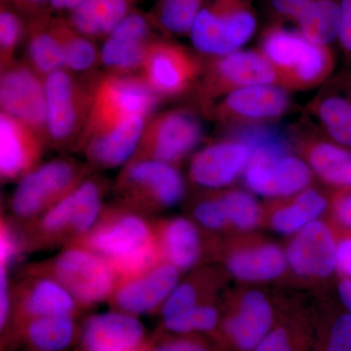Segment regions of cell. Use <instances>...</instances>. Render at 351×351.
<instances>
[{
  "label": "cell",
  "instance_id": "6da1fadb",
  "mask_svg": "<svg viewBox=\"0 0 351 351\" xmlns=\"http://www.w3.org/2000/svg\"><path fill=\"white\" fill-rule=\"evenodd\" d=\"M71 245L105 258L119 280L141 276L162 263L152 221L122 204L104 207L94 228Z\"/></svg>",
  "mask_w": 351,
  "mask_h": 351
},
{
  "label": "cell",
  "instance_id": "ffe728a7",
  "mask_svg": "<svg viewBox=\"0 0 351 351\" xmlns=\"http://www.w3.org/2000/svg\"><path fill=\"white\" fill-rule=\"evenodd\" d=\"M251 154L250 145L243 141L215 143L193 156L189 166V177L202 188H225L244 173Z\"/></svg>",
  "mask_w": 351,
  "mask_h": 351
},
{
  "label": "cell",
  "instance_id": "ac0fdd59",
  "mask_svg": "<svg viewBox=\"0 0 351 351\" xmlns=\"http://www.w3.org/2000/svg\"><path fill=\"white\" fill-rule=\"evenodd\" d=\"M152 38V21L137 10L119 23L106 38L100 61L108 71L134 73L138 71Z\"/></svg>",
  "mask_w": 351,
  "mask_h": 351
},
{
  "label": "cell",
  "instance_id": "60d3db41",
  "mask_svg": "<svg viewBox=\"0 0 351 351\" xmlns=\"http://www.w3.org/2000/svg\"><path fill=\"white\" fill-rule=\"evenodd\" d=\"M193 215L198 223L208 230H221L228 223L219 196L201 200L193 210Z\"/></svg>",
  "mask_w": 351,
  "mask_h": 351
},
{
  "label": "cell",
  "instance_id": "816d5d0a",
  "mask_svg": "<svg viewBox=\"0 0 351 351\" xmlns=\"http://www.w3.org/2000/svg\"><path fill=\"white\" fill-rule=\"evenodd\" d=\"M32 351H43V350H32Z\"/></svg>",
  "mask_w": 351,
  "mask_h": 351
},
{
  "label": "cell",
  "instance_id": "277c9868",
  "mask_svg": "<svg viewBox=\"0 0 351 351\" xmlns=\"http://www.w3.org/2000/svg\"><path fill=\"white\" fill-rule=\"evenodd\" d=\"M257 27L253 0H204L189 36L201 56L216 57L241 50Z\"/></svg>",
  "mask_w": 351,
  "mask_h": 351
},
{
  "label": "cell",
  "instance_id": "9c48e42d",
  "mask_svg": "<svg viewBox=\"0 0 351 351\" xmlns=\"http://www.w3.org/2000/svg\"><path fill=\"white\" fill-rule=\"evenodd\" d=\"M278 138L252 149L245 168L244 182L249 189L267 197H288L307 189L313 171L304 159L287 154Z\"/></svg>",
  "mask_w": 351,
  "mask_h": 351
},
{
  "label": "cell",
  "instance_id": "4fadbf2b",
  "mask_svg": "<svg viewBox=\"0 0 351 351\" xmlns=\"http://www.w3.org/2000/svg\"><path fill=\"white\" fill-rule=\"evenodd\" d=\"M290 93L276 84L242 88L219 99L206 115L228 127L267 123L290 110Z\"/></svg>",
  "mask_w": 351,
  "mask_h": 351
},
{
  "label": "cell",
  "instance_id": "2e32d148",
  "mask_svg": "<svg viewBox=\"0 0 351 351\" xmlns=\"http://www.w3.org/2000/svg\"><path fill=\"white\" fill-rule=\"evenodd\" d=\"M311 119H302L291 127V140L306 157V162L323 182L351 188V149L321 135Z\"/></svg>",
  "mask_w": 351,
  "mask_h": 351
},
{
  "label": "cell",
  "instance_id": "836d02e7",
  "mask_svg": "<svg viewBox=\"0 0 351 351\" xmlns=\"http://www.w3.org/2000/svg\"><path fill=\"white\" fill-rule=\"evenodd\" d=\"M204 0H158L156 22L170 34H189Z\"/></svg>",
  "mask_w": 351,
  "mask_h": 351
},
{
  "label": "cell",
  "instance_id": "52a82bcc",
  "mask_svg": "<svg viewBox=\"0 0 351 351\" xmlns=\"http://www.w3.org/2000/svg\"><path fill=\"white\" fill-rule=\"evenodd\" d=\"M86 170L66 158L39 165L20 180L11 196L14 219L31 223L68 196L85 180Z\"/></svg>",
  "mask_w": 351,
  "mask_h": 351
},
{
  "label": "cell",
  "instance_id": "5bb4252c",
  "mask_svg": "<svg viewBox=\"0 0 351 351\" xmlns=\"http://www.w3.org/2000/svg\"><path fill=\"white\" fill-rule=\"evenodd\" d=\"M0 107L2 112L34 129L47 144L45 83L27 63L15 61L1 69Z\"/></svg>",
  "mask_w": 351,
  "mask_h": 351
},
{
  "label": "cell",
  "instance_id": "ab89813d",
  "mask_svg": "<svg viewBox=\"0 0 351 351\" xmlns=\"http://www.w3.org/2000/svg\"><path fill=\"white\" fill-rule=\"evenodd\" d=\"M171 334V332H170ZM157 337L149 343V351H212L203 339L193 334Z\"/></svg>",
  "mask_w": 351,
  "mask_h": 351
},
{
  "label": "cell",
  "instance_id": "4dcf8cb0",
  "mask_svg": "<svg viewBox=\"0 0 351 351\" xmlns=\"http://www.w3.org/2000/svg\"><path fill=\"white\" fill-rule=\"evenodd\" d=\"M343 0H307L298 19V32L321 45L331 46L338 41L341 29Z\"/></svg>",
  "mask_w": 351,
  "mask_h": 351
},
{
  "label": "cell",
  "instance_id": "4316f807",
  "mask_svg": "<svg viewBox=\"0 0 351 351\" xmlns=\"http://www.w3.org/2000/svg\"><path fill=\"white\" fill-rule=\"evenodd\" d=\"M138 0H85L69 12V22L90 38H107L114 27L135 10Z\"/></svg>",
  "mask_w": 351,
  "mask_h": 351
},
{
  "label": "cell",
  "instance_id": "bcb514c9",
  "mask_svg": "<svg viewBox=\"0 0 351 351\" xmlns=\"http://www.w3.org/2000/svg\"><path fill=\"white\" fill-rule=\"evenodd\" d=\"M338 43L346 61L351 64V0H343Z\"/></svg>",
  "mask_w": 351,
  "mask_h": 351
},
{
  "label": "cell",
  "instance_id": "f6af8a7d",
  "mask_svg": "<svg viewBox=\"0 0 351 351\" xmlns=\"http://www.w3.org/2000/svg\"><path fill=\"white\" fill-rule=\"evenodd\" d=\"M2 2L31 21L48 17L51 10L50 0H2Z\"/></svg>",
  "mask_w": 351,
  "mask_h": 351
},
{
  "label": "cell",
  "instance_id": "e0dca14e",
  "mask_svg": "<svg viewBox=\"0 0 351 351\" xmlns=\"http://www.w3.org/2000/svg\"><path fill=\"white\" fill-rule=\"evenodd\" d=\"M179 271L170 263H158L141 276L117 281L108 302L113 311L134 316L156 313L179 284Z\"/></svg>",
  "mask_w": 351,
  "mask_h": 351
},
{
  "label": "cell",
  "instance_id": "d6a6232c",
  "mask_svg": "<svg viewBox=\"0 0 351 351\" xmlns=\"http://www.w3.org/2000/svg\"><path fill=\"white\" fill-rule=\"evenodd\" d=\"M326 207L327 200L322 193L316 189H306L295 195L292 202L277 210L272 216V226L284 234L298 232L315 221Z\"/></svg>",
  "mask_w": 351,
  "mask_h": 351
},
{
  "label": "cell",
  "instance_id": "3957f363",
  "mask_svg": "<svg viewBox=\"0 0 351 351\" xmlns=\"http://www.w3.org/2000/svg\"><path fill=\"white\" fill-rule=\"evenodd\" d=\"M89 110L76 147L137 115L151 117L161 99L137 73L108 71L89 82Z\"/></svg>",
  "mask_w": 351,
  "mask_h": 351
},
{
  "label": "cell",
  "instance_id": "8fae6325",
  "mask_svg": "<svg viewBox=\"0 0 351 351\" xmlns=\"http://www.w3.org/2000/svg\"><path fill=\"white\" fill-rule=\"evenodd\" d=\"M202 136L199 119L191 110H165L147 119L130 161L154 160L176 166L197 147Z\"/></svg>",
  "mask_w": 351,
  "mask_h": 351
},
{
  "label": "cell",
  "instance_id": "ee69618b",
  "mask_svg": "<svg viewBox=\"0 0 351 351\" xmlns=\"http://www.w3.org/2000/svg\"><path fill=\"white\" fill-rule=\"evenodd\" d=\"M306 3L307 0H269L274 24L282 25L285 22L295 24Z\"/></svg>",
  "mask_w": 351,
  "mask_h": 351
},
{
  "label": "cell",
  "instance_id": "ba28073f",
  "mask_svg": "<svg viewBox=\"0 0 351 351\" xmlns=\"http://www.w3.org/2000/svg\"><path fill=\"white\" fill-rule=\"evenodd\" d=\"M117 189L122 205L145 215L175 206L184 197L186 184L172 164L135 160L125 164Z\"/></svg>",
  "mask_w": 351,
  "mask_h": 351
},
{
  "label": "cell",
  "instance_id": "5b68a950",
  "mask_svg": "<svg viewBox=\"0 0 351 351\" xmlns=\"http://www.w3.org/2000/svg\"><path fill=\"white\" fill-rule=\"evenodd\" d=\"M29 269L61 283L82 308L110 300L119 281L105 258L77 245H68L51 260Z\"/></svg>",
  "mask_w": 351,
  "mask_h": 351
},
{
  "label": "cell",
  "instance_id": "681fc988",
  "mask_svg": "<svg viewBox=\"0 0 351 351\" xmlns=\"http://www.w3.org/2000/svg\"><path fill=\"white\" fill-rule=\"evenodd\" d=\"M339 292L341 301L351 314V279H345L339 283Z\"/></svg>",
  "mask_w": 351,
  "mask_h": 351
},
{
  "label": "cell",
  "instance_id": "cb8c5ba5",
  "mask_svg": "<svg viewBox=\"0 0 351 351\" xmlns=\"http://www.w3.org/2000/svg\"><path fill=\"white\" fill-rule=\"evenodd\" d=\"M147 119L137 115L90 138L82 149L88 163L100 169H112L128 163L137 151Z\"/></svg>",
  "mask_w": 351,
  "mask_h": 351
},
{
  "label": "cell",
  "instance_id": "e575fe53",
  "mask_svg": "<svg viewBox=\"0 0 351 351\" xmlns=\"http://www.w3.org/2000/svg\"><path fill=\"white\" fill-rule=\"evenodd\" d=\"M163 329L171 334H196L213 332L218 327V311L209 304H200L186 313L162 320Z\"/></svg>",
  "mask_w": 351,
  "mask_h": 351
},
{
  "label": "cell",
  "instance_id": "b9f144b4",
  "mask_svg": "<svg viewBox=\"0 0 351 351\" xmlns=\"http://www.w3.org/2000/svg\"><path fill=\"white\" fill-rule=\"evenodd\" d=\"M322 351H351V314L339 316L334 321Z\"/></svg>",
  "mask_w": 351,
  "mask_h": 351
},
{
  "label": "cell",
  "instance_id": "7bdbcfd3",
  "mask_svg": "<svg viewBox=\"0 0 351 351\" xmlns=\"http://www.w3.org/2000/svg\"><path fill=\"white\" fill-rule=\"evenodd\" d=\"M251 351H299L297 343L286 327L272 328Z\"/></svg>",
  "mask_w": 351,
  "mask_h": 351
},
{
  "label": "cell",
  "instance_id": "d4e9b609",
  "mask_svg": "<svg viewBox=\"0 0 351 351\" xmlns=\"http://www.w3.org/2000/svg\"><path fill=\"white\" fill-rule=\"evenodd\" d=\"M274 328V313L265 295L247 293L223 323L228 343L239 351H251Z\"/></svg>",
  "mask_w": 351,
  "mask_h": 351
},
{
  "label": "cell",
  "instance_id": "f907efd6",
  "mask_svg": "<svg viewBox=\"0 0 351 351\" xmlns=\"http://www.w3.org/2000/svg\"><path fill=\"white\" fill-rule=\"evenodd\" d=\"M147 341H145L143 345L136 346V348H131V350H126V351H149V343Z\"/></svg>",
  "mask_w": 351,
  "mask_h": 351
},
{
  "label": "cell",
  "instance_id": "44dd1931",
  "mask_svg": "<svg viewBox=\"0 0 351 351\" xmlns=\"http://www.w3.org/2000/svg\"><path fill=\"white\" fill-rule=\"evenodd\" d=\"M306 112L328 137L351 149V71L332 75L309 101Z\"/></svg>",
  "mask_w": 351,
  "mask_h": 351
},
{
  "label": "cell",
  "instance_id": "83f0119b",
  "mask_svg": "<svg viewBox=\"0 0 351 351\" xmlns=\"http://www.w3.org/2000/svg\"><path fill=\"white\" fill-rule=\"evenodd\" d=\"M24 341L34 350L62 351L80 337L75 316L49 315L34 318L12 332L10 339Z\"/></svg>",
  "mask_w": 351,
  "mask_h": 351
},
{
  "label": "cell",
  "instance_id": "d590c367",
  "mask_svg": "<svg viewBox=\"0 0 351 351\" xmlns=\"http://www.w3.org/2000/svg\"><path fill=\"white\" fill-rule=\"evenodd\" d=\"M228 221L240 230L255 228L260 221L261 209L250 193L243 191H230L219 195Z\"/></svg>",
  "mask_w": 351,
  "mask_h": 351
},
{
  "label": "cell",
  "instance_id": "74e56055",
  "mask_svg": "<svg viewBox=\"0 0 351 351\" xmlns=\"http://www.w3.org/2000/svg\"><path fill=\"white\" fill-rule=\"evenodd\" d=\"M27 250L24 234L8 219H1L0 228V267H9Z\"/></svg>",
  "mask_w": 351,
  "mask_h": 351
},
{
  "label": "cell",
  "instance_id": "f35d334b",
  "mask_svg": "<svg viewBox=\"0 0 351 351\" xmlns=\"http://www.w3.org/2000/svg\"><path fill=\"white\" fill-rule=\"evenodd\" d=\"M198 304H200L199 294L195 286L191 282L178 284L161 306L162 320L180 315Z\"/></svg>",
  "mask_w": 351,
  "mask_h": 351
},
{
  "label": "cell",
  "instance_id": "d6986e66",
  "mask_svg": "<svg viewBox=\"0 0 351 351\" xmlns=\"http://www.w3.org/2000/svg\"><path fill=\"white\" fill-rule=\"evenodd\" d=\"M43 138L21 120L0 113V175L2 182L20 181L38 167Z\"/></svg>",
  "mask_w": 351,
  "mask_h": 351
},
{
  "label": "cell",
  "instance_id": "f1b7e54d",
  "mask_svg": "<svg viewBox=\"0 0 351 351\" xmlns=\"http://www.w3.org/2000/svg\"><path fill=\"white\" fill-rule=\"evenodd\" d=\"M287 265V258L274 245H263L237 252L228 261L230 274L245 281H265L280 276Z\"/></svg>",
  "mask_w": 351,
  "mask_h": 351
},
{
  "label": "cell",
  "instance_id": "7402d4cb",
  "mask_svg": "<svg viewBox=\"0 0 351 351\" xmlns=\"http://www.w3.org/2000/svg\"><path fill=\"white\" fill-rule=\"evenodd\" d=\"M78 338L82 351H126L147 341L137 316L117 311L88 317Z\"/></svg>",
  "mask_w": 351,
  "mask_h": 351
},
{
  "label": "cell",
  "instance_id": "7a4b0ae2",
  "mask_svg": "<svg viewBox=\"0 0 351 351\" xmlns=\"http://www.w3.org/2000/svg\"><path fill=\"white\" fill-rule=\"evenodd\" d=\"M258 49L276 71L279 86L288 91L322 87L334 75L336 60L331 46L314 43L283 25L265 29Z\"/></svg>",
  "mask_w": 351,
  "mask_h": 351
},
{
  "label": "cell",
  "instance_id": "8992f818",
  "mask_svg": "<svg viewBox=\"0 0 351 351\" xmlns=\"http://www.w3.org/2000/svg\"><path fill=\"white\" fill-rule=\"evenodd\" d=\"M262 84L278 85L276 71L260 50L241 49L221 56L204 57L195 90L201 112L207 114L226 95Z\"/></svg>",
  "mask_w": 351,
  "mask_h": 351
},
{
  "label": "cell",
  "instance_id": "8d00e7d4",
  "mask_svg": "<svg viewBox=\"0 0 351 351\" xmlns=\"http://www.w3.org/2000/svg\"><path fill=\"white\" fill-rule=\"evenodd\" d=\"M27 31L21 15L2 4L0 11V64L1 69L15 62V54Z\"/></svg>",
  "mask_w": 351,
  "mask_h": 351
},
{
  "label": "cell",
  "instance_id": "7c38bea8",
  "mask_svg": "<svg viewBox=\"0 0 351 351\" xmlns=\"http://www.w3.org/2000/svg\"><path fill=\"white\" fill-rule=\"evenodd\" d=\"M47 101L48 143L57 147H76L89 110V83L76 80L73 73L58 69L44 80Z\"/></svg>",
  "mask_w": 351,
  "mask_h": 351
},
{
  "label": "cell",
  "instance_id": "7dc6e473",
  "mask_svg": "<svg viewBox=\"0 0 351 351\" xmlns=\"http://www.w3.org/2000/svg\"><path fill=\"white\" fill-rule=\"evenodd\" d=\"M335 213L343 226L351 228V188L343 189L336 198Z\"/></svg>",
  "mask_w": 351,
  "mask_h": 351
},
{
  "label": "cell",
  "instance_id": "1f68e13d",
  "mask_svg": "<svg viewBox=\"0 0 351 351\" xmlns=\"http://www.w3.org/2000/svg\"><path fill=\"white\" fill-rule=\"evenodd\" d=\"M53 31L59 43L64 69L71 73H84L94 69L100 54L92 38L76 31L68 20L52 19Z\"/></svg>",
  "mask_w": 351,
  "mask_h": 351
},
{
  "label": "cell",
  "instance_id": "9a60e30c",
  "mask_svg": "<svg viewBox=\"0 0 351 351\" xmlns=\"http://www.w3.org/2000/svg\"><path fill=\"white\" fill-rule=\"evenodd\" d=\"M12 316L10 326L4 335L12 332L27 321L49 315H71L82 306L71 293L52 277L27 269L25 276L15 287L11 285ZM2 337V338H3Z\"/></svg>",
  "mask_w": 351,
  "mask_h": 351
},
{
  "label": "cell",
  "instance_id": "30bf717a",
  "mask_svg": "<svg viewBox=\"0 0 351 351\" xmlns=\"http://www.w3.org/2000/svg\"><path fill=\"white\" fill-rule=\"evenodd\" d=\"M204 57L169 39H154L138 69V75L161 99L178 98L195 89Z\"/></svg>",
  "mask_w": 351,
  "mask_h": 351
},
{
  "label": "cell",
  "instance_id": "603a6c76",
  "mask_svg": "<svg viewBox=\"0 0 351 351\" xmlns=\"http://www.w3.org/2000/svg\"><path fill=\"white\" fill-rule=\"evenodd\" d=\"M337 249L330 228L315 219L298 232L286 258L300 276L326 277L337 267Z\"/></svg>",
  "mask_w": 351,
  "mask_h": 351
},
{
  "label": "cell",
  "instance_id": "c3c4849f",
  "mask_svg": "<svg viewBox=\"0 0 351 351\" xmlns=\"http://www.w3.org/2000/svg\"><path fill=\"white\" fill-rule=\"evenodd\" d=\"M337 265L351 276V239L345 240L337 249Z\"/></svg>",
  "mask_w": 351,
  "mask_h": 351
},
{
  "label": "cell",
  "instance_id": "484cf974",
  "mask_svg": "<svg viewBox=\"0 0 351 351\" xmlns=\"http://www.w3.org/2000/svg\"><path fill=\"white\" fill-rule=\"evenodd\" d=\"M152 223L164 263H170L177 269L186 270L199 261L200 234L193 221L174 218Z\"/></svg>",
  "mask_w": 351,
  "mask_h": 351
},
{
  "label": "cell",
  "instance_id": "f546056e",
  "mask_svg": "<svg viewBox=\"0 0 351 351\" xmlns=\"http://www.w3.org/2000/svg\"><path fill=\"white\" fill-rule=\"evenodd\" d=\"M51 21L49 16L32 20L25 32L27 57L25 63L43 80L58 69H64L61 49Z\"/></svg>",
  "mask_w": 351,
  "mask_h": 351
}]
</instances>
